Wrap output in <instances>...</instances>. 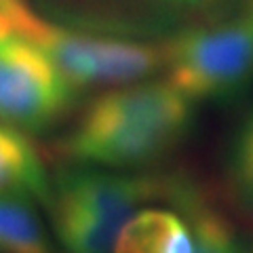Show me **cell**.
Here are the masks:
<instances>
[{"mask_svg":"<svg viewBox=\"0 0 253 253\" xmlns=\"http://www.w3.org/2000/svg\"><path fill=\"white\" fill-rule=\"evenodd\" d=\"M194 104L167 81L110 89L83 110L59 152L74 165L133 169L171 152L192 125Z\"/></svg>","mask_w":253,"mask_h":253,"instance_id":"cell-1","label":"cell"},{"mask_svg":"<svg viewBox=\"0 0 253 253\" xmlns=\"http://www.w3.org/2000/svg\"><path fill=\"white\" fill-rule=\"evenodd\" d=\"M175 181L74 165L51 181L49 211L63 253H112L121 228Z\"/></svg>","mask_w":253,"mask_h":253,"instance_id":"cell-2","label":"cell"},{"mask_svg":"<svg viewBox=\"0 0 253 253\" xmlns=\"http://www.w3.org/2000/svg\"><path fill=\"white\" fill-rule=\"evenodd\" d=\"M161 70L192 104L239 93L253 78V0L217 26L169 38L161 46Z\"/></svg>","mask_w":253,"mask_h":253,"instance_id":"cell-3","label":"cell"},{"mask_svg":"<svg viewBox=\"0 0 253 253\" xmlns=\"http://www.w3.org/2000/svg\"><path fill=\"white\" fill-rule=\"evenodd\" d=\"M34 41L78 91L84 86H123L161 70V46L91 36L34 13L26 0L0 11Z\"/></svg>","mask_w":253,"mask_h":253,"instance_id":"cell-4","label":"cell"},{"mask_svg":"<svg viewBox=\"0 0 253 253\" xmlns=\"http://www.w3.org/2000/svg\"><path fill=\"white\" fill-rule=\"evenodd\" d=\"M78 89L41 46L0 13V121L44 131L72 108Z\"/></svg>","mask_w":253,"mask_h":253,"instance_id":"cell-5","label":"cell"},{"mask_svg":"<svg viewBox=\"0 0 253 253\" xmlns=\"http://www.w3.org/2000/svg\"><path fill=\"white\" fill-rule=\"evenodd\" d=\"M192 228L184 213L144 207L126 219L112 253H192Z\"/></svg>","mask_w":253,"mask_h":253,"instance_id":"cell-6","label":"cell"},{"mask_svg":"<svg viewBox=\"0 0 253 253\" xmlns=\"http://www.w3.org/2000/svg\"><path fill=\"white\" fill-rule=\"evenodd\" d=\"M17 192L49 205L51 179L28 135L0 121V194Z\"/></svg>","mask_w":253,"mask_h":253,"instance_id":"cell-7","label":"cell"},{"mask_svg":"<svg viewBox=\"0 0 253 253\" xmlns=\"http://www.w3.org/2000/svg\"><path fill=\"white\" fill-rule=\"evenodd\" d=\"M36 205L26 194H0V253H55Z\"/></svg>","mask_w":253,"mask_h":253,"instance_id":"cell-8","label":"cell"},{"mask_svg":"<svg viewBox=\"0 0 253 253\" xmlns=\"http://www.w3.org/2000/svg\"><path fill=\"white\" fill-rule=\"evenodd\" d=\"M173 201H177L184 209V215L192 228L194 249L192 253H249L234 226L226 217H221L215 209L203 205L199 194L186 184L173 188Z\"/></svg>","mask_w":253,"mask_h":253,"instance_id":"cell-9","label":"cell"},{"mask_svg":"<svg viewBox=\"0 0 253 253\" xmlns=\"http://www.w3.org/2000/svg\"><path fill=\"white\" fill-rule=\"evenodd\" d=\"M230 179L239 199L253 209V108L236 131L230 154Z\"/></svg>","mask_w":253,"mask_h":253,"instance_id":"cell-10","label":"cell"},{"mask_svg":"<svg viewBox=\"0 0 253 253\" xmlns=\"http://www.w3.org/2000/svg\"><path fill=\"white\" fill-rule=\"evenodd\" d=\"M21 2V0H0V11H6V9H11L13 4H17Z\"/></svg>","mask_w":253,"mask_h":253,"instance_id":"cell-11","label":"cell"},{"mask_svg":"<svg viewBox=\"0 0 253 253\" xmlns=\"http://www.w3.org/2000/svg\"><path fill=\"white\" fill-rule=\"evenodd\" d=\"M188 2H199V0H188Z\"/></svg>","mask_w":253,"mask_h":253,"instance_id":"cell-12","label":"cell"}]
</instances>
